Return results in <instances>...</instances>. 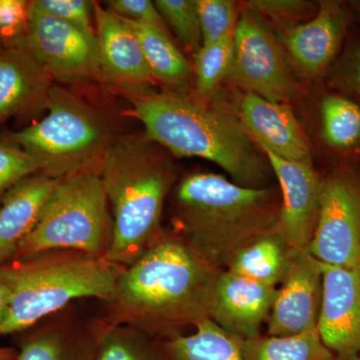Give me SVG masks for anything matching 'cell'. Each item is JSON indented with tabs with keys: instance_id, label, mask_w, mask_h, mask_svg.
I'll use <instances>...</instances> for the list:
<instances>
[{
	"instance_id": "obj_1",
	"label": "cell",
	"mask_w": 360,
	"mask_h": 360,
	"mask_svg": "<svg viewBox=\"0 0 360 360\" xmlns=\"http://www.w3.org/2000/svg\"><path fill=\"white\" fill-rule=\"evenodd\" d=\"M174 229L127 265L99 316L153 340L191 333L210 319L220 272Z\"/></svg>"
},
{
	"instance_id": "obj_2",
	"label": "cell",
	"mask_w": 360,
	"mask_h": 360,
	"mask_svg": "<svg viewBox=\"0 0 360 360\" xmlns=\"http://www.w3.org/2000/svg\"><path fill=\"white\" fill-rule=\"evenodd\" d=\"M184 90L130 97L132 115L144 134L179 158H200L250 188L269 187L272 170L233 111Z\"/></svg>"
},
{
	"instance_id": "obj_3",
	"label": "cell",
	"mask_w": 360,
	"mask_h": 360,
	"mask_svg": "<svg viewBox=\"0 0 360 360\" xmlns=\"http://www.w3.org/2000/svg\"><path fill=\"white\" fill-rule=\"evenodd\" d=\"M172 205L175 231L225 270L239 250L277 232L281 193L279 187L250 188L220 174L198 172L174 187Z\"/></svg>"
},
{
	"instance_id": "obj_4",
	"label": "cell",
	"mask_w": 360,
	"mask_h": 360,
	"mask_svg": "<svg viewBox=\"0 0 360 360\" xmlns=\"http://www.w3.org/2000/svg\"><path fill=\"white\" fill-rule=\"evenodd\" d=\"M160 148L144 131L122 135L111 144L99 165L113 222L106 257L115 264L134 262L162 231L163 208L175 174Z\"/></svg>"
},
{
	"instance_id": "obj_5",
	"label": "cell",
	"mask_w": 360,
	"mask_h": 360,
	"mask_svg": "<svg viewBox=\"0 0 360 360\" xmlns=\"http://www.w3.org/2000/svg\"><path fill=\"white\" fill-rule=\"evenodd\" d=\"M127 265L75 250H47L0 267L9 293L0 338L22 333L82 298L106 302Z\"/></svg>"
},
{
	"instance_id": "obj_6",
	"label": "cell",
	"mask_w": 360,
	"mask_h": 360,
	"mask_svg": "<svg viewBox=\"0 0 360 360\" xmlns=\"http://www.w3.org/2000/svg\"><path fill=\"white\" fill-rule=\"evenodd\" d=\"M46 108L49 113L40 122L4 141L37 158L40 174L52 179L98 174L104 155L117 139L103 113L59 84L51 87Z\"/></svg>"
},
{
	"instance_id": "obj_7",
	"label": "cell",
	"mask_w": 360,
	"mask_h": 360,
	"mask_svg": "<svg viewBox=\"0 0 360 360\" xmlns=\"http://www.w3.org/2000/svg\"><path fill=\"white\" fill-rule=\"evenodd\" d=\"M112 234V217L98 174L72 175L59 181L15 258L56 250L106 257Z\"/></svg>"
},
{
	"instance_id": "obj_8",
	"label": "cell",
	"mask_w": 360,
	"mask_h": 360,
	"mask_svg": "<svg viewBox=\"0 0 360 360\" xmlns=\"http://www.w3.org/2000/svg\"><path fill=\"white\" fill-rule=\"evenodd\" d=\"M233 58L229 79L243 91L286 103L296 84L278 40L257 14L246 9L239 16L233 37Z\"/></svg>"
},
{
	"instance_id": "obj_9",
	"label": "cell",
	"mask_w": 360,
	"mask_h": 360,
	"mask_svg": "<svg viewBox=\"0 0 360 360\" xmlns=\"http://www.w3.org/2000/svg\"><path fill=\"white\" fill-rule=\"evenodd\" d=\"M27 49L54 82H101L96 33L42 13L30 4Z\"/></svg>"
},
{
	"instance_id": "obj_10",
	"label": "cell",
	"mask_w": 360,
	"mask_h": 360,
	"mask_svg": "<svg viewBox=\"0 0 360 360\" xmlns=\"http://www.w3.org/2000/svg\"><path fill=\"white\" fill-rule=\"evenodd\" d=\"M309 252L321 264L360 271V184L352 175L322 179Z\"/></svg>"
},
{
	"instance_id": "obj_11",
	"label": "cell",
	"mask_w": 360,
	"mask_h": 360,
	"mask_svg": "<svg viewBox=\"0 0 360 360\" xmlns=\"http://www.w3.org/2000/svg\"><path fill=\"white\" fill-rule=\"evenodd\" d=\"M94 16L101 82L127 99L155 91V79L127 21L97 2Z\"/></svg>"
},
{
	"instance_id": "obj_12",
	"label": "cell",
	"mask_w": 360,
	"mask_h": 360,
	"mask_svg": "<svg viewBox=\"0 0 360 360\" xmlns=\"http://www.w3.org/2000/svg\"><path fill=\"white\" fill-rule=\"evenodd\" d=\"M323 290L322 264L309 248H291L290 264L277 288L265 335L290 336L319 326Z\"/></svg>"
},
{
	"instance_id": "obj_13",
	"label": "cell",
	"mask_w": 360,
	"mask_h": 360,
	"mask_svg": "<svg viewBox=\"0 0 360 360\" xmlns=\"http://www.w3.org/2000/svg\"><path fill=\"white\" fill-rule=\"evenodd\" d=\"M110 326L71 304L22 333L16 360H94Z\"/></svg>"
},
{
	"instance_id": "obj_14",
	"label": "cell",
	"mask_w": 360,
	"mask_h": 360,
	"mask_svg": "<svg viewBox=\"0 0 360 360\" xmlns=\"http://www.w3.org/2000/svg\"><path fill=\"white\" fill-rule=\"evenodd\" d=\"M264 153L281 193L277 233L291 248H309L319 219L322 179L312 165Z\"/></svg>"
},
{
	"instance_id": "obj_15",
	"label": "cell",
	"mask_w": 360,
	"mask_h": 360,
	"mask_svg": "<svg viewBox=\"0 0 360 360\" xmlns=\"http://www.w3.org/2000/svg\"><path fill=\"white\" fill-rule=\"evenodd\" d=\"M323 290L319 329L341 360L360 355V271L322 264Z\"/></svg>"
},
{
	"instance_id": "obj_16",
	"label": "cell",
	"mask_w": 360,
	"mask_h": 360,
	"mask_svg": "<svg viewBox=\"0 0 360 360\" xmlns=\"http://www.w3.org/2000/svg\"><path fill=\"white\" fill-rule=\"evenodd\" d=\"M232 111L258 148L283 160L312 165L309 139L288 103L243 91L236 96Z\"/></svg>"
},
{
	"instance_id": "obj_17",
	"label": "cell",
	"mask_w": 360,
	"mask_h": 360,
	"mask_svg": "<svg viewBox=\"0 0 360 360\" xmlns=\"http://www.w3.org/2000/svg\"><path fill=\"white\" fill-rule=\"evenodd\" d=\"M276 293V288L222 270L215 285L210 319L236 340H253L262 335Z\"/></svg>"
},
{
	"instance_id": "obj_18",
	"label": "cell",
	"mask_w": 360,
	"mask_h": 360,
	"mask_svg": "<svg viewBox=\"0 0 360 360\" xmlns=\"http://www.w3.org/2000/svg\"><path fill=\"white\" fill-rule=\"evenodd\" d=\"M348 14L336 1H321L311 20L285 30L283 44L305 75L314 77L328 68L347 32Z\"/></svg>"
},
{
	"instance_id": "obj_19",
	"label": "cell",
	"mask_w": 360,
	"mask_h": 360,
	"mask_svg": "<svg viewBox=\"0 0 360 360\" xmlns=\"http://www.w3.org/2000/svg\"><path fill=\"white\" fill-rule=\"evenodd\" d=\"M53 80L27 47L0 51V122L46 108Z\"/></svg>"
},
{
	"instance_id": "obj_20",
	"label": "cell",
	"mask_w": 360,
	"mask_h": 360,
	"mask_svg": "<svg viewBox=\"0 0 360 360\" xmlns=\"http://www.w3.org/2000/svg\"><path fill=\"white\" fill-rule=\"evenodd\" d=\"M61 179L42 174L26 177L11 187L0 203V267L15 258L34 229L42 208Z\"/></svg>"
},
{
	"instance_id": "obj_21",
	"label": "cell",
	"mask_w": 360,
	"mask_h": 360,
	"mask_svg": "<svg viewBox=\"0 0 360 360\" xmlns=\"http://www.w3.org/2000/svg\"><path fill=\"white\" fill-rule=\"evenodd\" d=\"M160 360H243L240 340L212 319L191 333L155 340Z\"/></svg>"
},
{
	"instance_id": "obj_22",
	"label": "cell",
	"mask_w": 360,
	"mask_h": 360,
	"mask_svg": "<svg viewBox=\"0 0 360 360\" xmlns=\"http://www.w3.org/2000/svg\"><path fill=\"white\" fill-rule=\"evenodd\" d=\"M127 21L141 44L155 82L167 85L169 89H186L191 79V65L168 37V32L155 26Z\"/></svg>"
},
{
	"instance_id": "obj_23",
	"label": "cell",
	"mask_w": 360,
	"mask_h": 360,
	"mask_svg": "<svg viewBox=\"0 0 360 360\" xmlns=\"http://www.w3.org/2000/svg\"><path fill=\"white\" fill-rule=\"evenodd\" d=\"M290 250L281 234L271 232L239 250L226 270L277 288L288 270Z\"/></svg>"
},
{
	"instance_id": "obj_24",
	"label": "cell",
	"mask_w": 360,
	"mask_h": 360,
	"mask_svg": "<svg viewBox=\"0 0 360 360\" xmlns=\"http://www.w3.org/2000/svg\"><path fill=\"white\" fill-rule=\"evenodd\" d=\"M243 360H341L322 341L319 329L290 336L262 335L240 341Z\"/></svg>"
},
{
	"instance_id": "obj_25",
	"label": "cell",
	"mask_w": 360,
	"mask_h": 360,
	"mask_svg": "<svg viewBox=\"0 0 360 360\" xmlns=\"http://www.w3.org/2000/svg\"><path fill=\"white\" fill-rule=\"evenodd\" d=\"M322 134L333 148L347 149L360 139V106L347 97L328 96L321 106Z\"/></svg>"
},
{
	"instance_id": "obj_26",
	"label": "cell",
	"mask_w": 360,
	"mask_h": 360,
	"mask_svg": "<svg viewBox=\"0 0 360 360\" xmlns=\"http://www.w3.org/2000/svg\"><path fill=\"white\" fill-rule=\"evenodd\" d=\"M233 34L202 44L194 53L196 94L208 98L220 82L229 77L233 58Z\"/></svg>"
},
{
	"instance_id": "obj_27",
	"label": "cell",
	"mask_w": 360,
	"mask_h": 360,
	"mask_svg": "<svg viewBox=\"0 0 360 360\" xmlns=\"http://www.w3.org/2000/svg\"><path fill=\"white\" fill-rule=\"evenodd\" d=\"M94 360H160L155 340L129 326H110Z\"/></svg>"
},
{
	"instance_id": "obj_28",
	"label": "cell",
	"mask_w": 360,
	"mask_h": 360,
	"mask_svg": "<svg viewBox=\"0 0 360 360\" xmlns=\"http://www.w3.org/2000/svg\"><path fill=\"white\" fill-rule=\"evenodd\" d=\"M155 4L179 41L195 53L202 45L195 0H156Z\"/></svg>"
},
{
	"instance_id": "obj_29",
	"label": "cell",
	"mask_w": 360,
	"mask_h": 360,
	"mask_svg": "<svg viewBox=\"0 0 360 360\" xmlns=\"http://www.w3.org/2000/svg\"><path fill=\"white\" fill-rule=\"evenodd\" d=\"M202 44L231 37L238 22L236 4L229 0H195Z\"/></svg>"
},
{
	"instance_id": "obj_30",
	"label": "cell",
	"mask_w": 360,
	"mask_h": 360,
	"mask_svg": "<svg viewBox=\"0 0 360 360\" xmlns=\"http://www.w3.org/2000/svg\"><path fill=\"white\" fill-rule=\"evenodd\" d=\"M41 172V165L25 149L0 141V203L7 191L26 177Z\"/></svg>"
},
{
	"instance_id": "obj_31",
	"label": "cell",
	"mask_w": 360,
	"mask_h": 360,
	"mask_svg": "<svg viewBox=\"0 0 360 360\" xmlns=\"http://www.w3.org/2000/svg\"><path fill=\"white\" fill-rule=\"evenodd\" d=\"M30 1L0 0V42L4 49L27 47Z\"/></svg>"
},
{
	"instance_id": "obj_32",
	"label": "cell",
	"mask_w": 360,
	"mask_h": 360,
	"mask_svg": "<svg viewBox=\"0 0 360 360\" xmlns=\"http://www.w3.org/2000/svg\"><path fill=\"white\" fill-rule=\"evenodd\" d=\"M32 6L59 20L90 33L94 30V1L87 0H32Z\"/></svg>"
},
{
	"instance_id": "obj_33",
	"label": "cell",
	"mask_w": 360,
	"mask_h": 360,
	"mask_svg": "<svg viewBox=\"0 0 360 360\" xmlns=\"http://www.w3.org/2000/svg\"><path fill=\"white\" fill-rule=\"evenodd\" d=\"M106 6L123 20L155 26L167 32V23L150 0H110Z\"/></svg>"
},
{
	"instance_id": "obj_34",
	"label": "cell",
	"mask_w": 360,
	"mask_h": 360,
	"mask_svg": "<svg viewBox=\"0 0 360 360\" xmlns=\"http://www.w3.org/2000/svg\"><path fill=\"white\" fill-rule=\"evenodd\" d=\"M248 11L276 18H290L303 13L307 4L298 0H252L245 4Z\"/></svg>"
},
{
	"instance_id": "obj_35",
	"label": "cell",
	"mask_w": 360,
	"mask_h": 360,
	"mask_svg": "<svg viewBox=\"0 0 360 360\" xmlns=\"http://www.w3.org/2000/svg\"><path fill=\"white\" fill-rule=\"evenodd\" d=\"M347 78L360 94V44L350 52L348 58Z\"/></svg>"
},
{
	"instance_id": "obj_36",
	"label": "cell",
	"mask_w": 360,
	"mask_h": 360,
	"mask_svg": "<svg viewBox=\"0 0 360 360\" xmlns=\"http://www.w3.org/2000/svg\"><path fill=\"white\" fill-rule=\"evenodd\" d=\"M8 290H7L4 281L0 279V319L4 316V312H6L7 305H8Z\"/></svg>"
},
{
	"instance_id": "obj_37",
	"label": "cell",
	"mask_w": 360,
	"mask_h": 360,
	"mask_svg": "<svg viewBox=\"0 0 360 360\" xmlns=\"http://www.w3.org/2000/svg\"><path fill=\"white\" fill-rule=\"evenodd\" d=\"M18 350L8 347H0V360H16Z\"/></svg>"
},
{
	"instance_id": "obj_38",
	"label": "cell",
	"mask_w": 360,
	"mask_h": 360,
	"mask_svg": "<svg viewBox=\"0 0 360 360\" xmlns=\"http://www.w3.org/2000/svg\"><path fill=\"white\" fill-rule=\"evenodd\" d=\"M354 6L356 8V11L360 13V1L354 2Z\"/></svg>"
},
{
	"instance_id": "obj_39",
	"label": "cell",
	"mask_w": 360,
	"mask_h": 360,
	"mask_svg": "<svg viewBox=\"0 0 360 360\" xmlns=\"http://www.w3.org/2000/svg\"><path fill=\"white\" fill-rule=\"evenodd\" d=\"M350 360H360V355H359V356L354 357V359H352Z\"/></svg>"
},
{
	"instance_id": "obj_40",
	"label": "cell",
	"mask_w": 360,
	"mask_h": 360,
	"mask_svg": "<svg viewBox=\"0 0 360 360\" xmlns=\"http://www.w3.org/2000/svg\"><path fill=\"white\" fill-rule=\"evenodd\" d=\"M4 49V47L2 46L1 42H0V51H1L2 49Z\"/></svg>"
}]
</instances>
